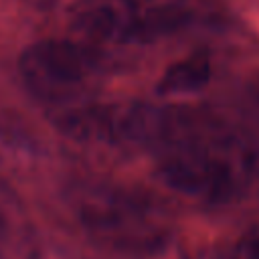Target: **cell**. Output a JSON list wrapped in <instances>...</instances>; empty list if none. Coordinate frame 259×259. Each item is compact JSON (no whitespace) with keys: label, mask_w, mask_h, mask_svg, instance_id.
Here are the masks:
<instances>
[{"label":"cell","mask_w":259,"mask_h":259,"mask_svg":"<svg viewBox=\"0 0 259 259\" xmlns=\"http://www.w3.org/2000/svg\"><path fill=\"white\" fill-rule=\"evenodd\" d=\"M154 158L168 190L204 204L237 200L259 174L257 146L225 117Z\"/></svg>","instance_id":"6da1fadb"},{"label":"cell","mask_w":259,"mask_h":259,"mask_svg":"<svg viewBox=\"0 0 259 259\" xmlns=\"http://www.w3.org/2000/svg\"><path fill=\"white\" fill-rule=\"evenodd\" d=\"M71 206L91 241L125 257H152L172 239L170 214L152 196L123 184H81Z\"/></svg>","instance_id":"7a4b0ae2"},{"label":"cell","mask_w":259,"mask_h":259,"mask_svg":"<svg viewBox=\"0 0 259 259\" xmlns=\"http://www.w3.org/2000/svg\"><path fill=\"white\" fill-rule=\"evenodd\" d=\"M212 18L206 0H77L69 28L101 49L150 45L204 26Z\"/></svg>","instance_id":"3957f363"},{"label":"cell","mask_w":259,"mask_h":259,"mask_svg":"<svg viewBox=\"0 0 259 259\" xmlns=\"http://www.w3.org/2000/svg\"><path fill=\"white\" fill-rule=\"evenodd\" d=\"M105 71L103 49L77 36L36 40L18 59V75L24 89L34 99L61 109L81 103Z\"/></svg>","instance_id":"277c9868"},{"label":"cell","mask_w":259,"mask_h":259,"mask_svg":"<svg viewBox=\"0 0 259 259\" xmlns=\"http://www.w3.org/2000/svg\"><path fill=\"white\" fill-rule=\"evenodd\" d=\"M38 241L20 202L0 186V259H36Z\"/></svg>","instance_id":"5b68a950"},{"label":"cell","mask_w":259,"mask_h":259,"mask_svg":"<svg viewBox=\"0 0 259 259\" xmlns=\"http://www.w3.org/2000/svg\"><path fill=\"white\" fill-rule=\"evenodd\" d=\"M212 63L206 55L194 53L174 61L158 79V93L162 97H186L208 85Z\"/></svg>","instance_id":"8992f818"},{"label":"cell","mask_w":259,"mask_h":259,"mask_svg":"<svg viewBox=\"0 0 259 259\" xmlns=\"http://www.w3.org/2000/svg\"><path fill=\"white\" fill-rule=\"evenodd\" d=\"M225 259H259V225L245 231Z\"/></svg>","instance_id":"52a82bcc"},{"label":"cell","mask_w":259,"mask_h":259,"mask_svg":"<svg viewBox=\"0 0 259 259\" xmlns=\"http://www.w3.org/2000/svg\"><path fill=\"white\" fill-rule=\"evenodd\" d=\"M243 99H245L247 113L251 115L253 123L259 127V75L251 79V83L245 89V97Z\"/></svg>","instance_id":"ba28073f"},{"label":"cell","mask_w":259,"mask_h":259,"mask_svg":"<svg viewBox=\"0 0 259 259\" xmlns=\"http://www.w3.org/2000/svg\"><path fill=\"white\" fill-rule=\"evenodd\" d=\"M38 2H45V0H38Z\"/></svg>","instance_id":"9c48e42d"}]
</instances>
